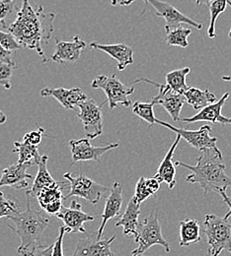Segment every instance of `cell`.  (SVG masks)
I'll use <instances>...</instances> for the list:
<instances>
[{"label": "cell", "mask_w": 231, "mask_h": 256, "mask_svg": "<svg viewBox=\"0 0 231 256\" xmlns=\"http://www.w3.org/2000/svg\"><path fill=\"white\" fill-rule=\"evenodd\" d=\"M44 134H45L44 128H39V129L32 130V131L26 133L23 137V140L27 141L28 143L32 144L34 146H39L42 142Z\"/></svg>", "instance_id": "38"}, {"label": "cell", "mask_w": 231, "mask_h": 256, "mask_svg": "<svg viewBox=\"0 0 231 256\" xmlns=\"http://www.w3.org/2000/svg\"><path fill=\"white\" fill-rule=\"evenodd\" d=\"M146 188L148 190V192H150L151 195H155L157 192L160 190V182L155 178H147L144 180Z\"/></svg>", "instance_id": "39"}, {"label": "cell", "mask_w": 231, "mask_h": 256, "mask_svg": "<svg viewBox=\"0 0 231 256\" xmlns=\"http://www.w3.org/2000/svg\"><path fill=\"white\" fill-rule=\"evenodd\" d=\"M181 139H182L181 136L178 134L176 140L168 150L164 159L161 160L158 166L157 172L154 176L160 182H165L170 190H173L176 186V166L173 158H174L175 150Z\"/></svg>", "instance_id": "22"}, {"label": "cell", "mask_w": 231, "mask_h": 256, "mask_svg": "<svg viewBox=\"0 0 231 256\" xmlns=\"http://www.w3.org/2000/svg\"><path fill=\"white\" fill-rule=\"evenodd\" d=\"M154 106L155 102L151 100L150 102H135L132 104L133 114L140 118L142 120L149 124V128H152L156 124V118L154 116Z\"/></svg>", "instance_id": "30"}, {"label": "cell", "mask_w": 231, "mask_h": 256, "mask_svg": "<svg viewBox=\"0 0 231 256\" xmlns=\"http://www.w3.org/2000/svg\"><path fill=\"white\" fill-rule=\"evenodd\" d=\"M145 3L151 5L155 9V14L157 17L164 19L166 22L165 29L175 28L181 24H186L200 30L202 25L194 21L190 17L186 16L178 9H176L171 4L161 0H143Z\"/></svg>", "instance_id": "12"}, {"label": "cell", "mask_w": 231, "mask_h": 256, "mask_svg": "<svg viewBox=\"0 0 231 256\" xmlns=\"http://www.w3.org/2000/svg\"><path fill=\"white\" fill-rule=\"evenodd\" d=\"M229 0H212L209 3V13H210V20L209 24L206 30V34L208 38H213L216 36V32H215V23L217 18L219 17L220 14H222L226 6L228 5Z\"/></svg>", "instance_id": "31"}, {"label": "cell", "mask_w": 231, "mask_h": 256, "mask_svg": "<svg viewBox=\"0 0 231 256\" xmlns=\"http://www.w3.org/2000/svg\"><path fill=\"white\" fill-rule=\"evenodd\" d=\"M138 82H146L147 84L157 87L159 89L158 95L154 96L152 98V100L155 102V104L162 106L175 122H180L181 110L186 102V98L183 94L176 93L175 91L171 90L167 85H162V84H159L156 82H152L151 80L146 79V78L138 79V80L134 81L133 83H138Z\"/></svg>", "instance_id": "9"}, {"label": "cell", "mask_w": 231, "mask_h": 256, "mask_svg": "<svg viewBox=\"0 0 231 256\" xmlns=\"http://www.w3.org/2000/svg\"><path fill=\"white\" fill-rule=\"evenodd\" d=\"M222 80H223V81H226V82H230L231 83V75L223 76V77H222Z\"/></svg>", "instance_id": "45"}, {"label": "cell", "mask_w": 231, "mask_h": 256, "mask_svg": "<svg viewBox=\"0 0 231 256\" xmlns=\"http://www.w3.org/2000/svg\"><path fill=\"white\" fill-rule=\"evenodd\" d=\"M105 102H107V100L97 104L93 98H86L78 106L79 114H77V118L82 122L85 135L89 139H95L103 133L102 108Z\"/></svg>", "instance_id": "8"}, {"label": "cell", "mask_w": 231, "mask_h": 256, "mask_svg": "<svg viewBox=\"0 0 231 256\" xmlns=\"http://www.w3.org/2000/svg\"><path fill=\"white\" fill-rule=\"evenodd\" d=\"M0 44L11 52H16L18 50L23 48L22 46L16 40V38L13 36L11 32H4L0 29Z\"/></svg>", "instance_id": "35"}, {"label": "cell", "mask_w": 231, "mask_h": 256, "mask_svg": "<svg viewBox=\"0 0 231 256\" xmlns=\"http://www.w3.org/2000/svg\"><path fill=\"white\" fill-rule=\"evenodd\" d=\"M175 166L186 168L191 170V174L186 178L189 184H197L203 190L204 195L219 190H226L231 188V178L225 172L223 155L218 148H211L200 151L197 164L191 166L181 160H177Z\"/></svg>", "instance_id": "2"}, {"label": "cell", "mask_w": 231, "mask_h": 256, "mask_svg": "<svg viewBox=\"0 0 231 256\" xmlns=\"http://www.w3.org/2000/svg\"><path fill=\"white\" fill-rule=\"evenodd\" d=\"M212 0H196L197 5H204V4H209Z\"/></svg>", "instance_id": "44"}, {"label": "cell", "mask_w": 231, "mask_h": 256, "mask_svg": "<svg viewBox=\"0 0 231 256\" xmlns=\"http://www.w3.org/2000/svg\"><path fill=\"white\" fill-rule=\"evenodd\" d=\"M66 232H68V230L66 226H60V234L53 244V254L52 256H64L65 252L63 250V242H64V236Z\"/></svg>", "instance_id": "37"}, {"label": "cell", "mask_w": 231, "mask_h": 256, "mask_svg": "<svg viewBox=\"0 0 231 256\" xmlns=\"http://www.w3.org/2000/svg\"><path fill=\"white\" fill-rule=\"evenodd\" d=\"M180 246H189L200 242V226L195 219H186L179 223Z\"/></svg>", "instance_id": "25"}, {"label": "cell", "mask_w": 231, "mask_h": 256, "mask_svg": "<svg viewBox=\"0 0 231 256\" xmlns=\"http://www.w3.org/2000/svg\"><path fill=\"white\" fill-rule=\"evenodd\" d=\"M90 48L109 54L117 62V66L120 71L125 70L129 65H132L134 62L132 48L125 44H102L96 42H92L90 44Z\"/></svg>", "instance_id": "21"}, {"label": "cell", "mask_w": 231, "mask_h": 256, "mask_svg": "<svg viewBox=\"0 0 231 256\" xmlns=\"http://www.w3.org/2000/svg\"><path fill=\"white\" fill-rule=\"evenodd\" d=\"M116 240V236L110 238H98L97 230L88 234L86 238H81L72 254L73 256H114L111 248L112 244Z\"/></svg>", "instance_id": "13"}, {"label": "cell", "mask_w": 231, "mask_h": 256, "mask_svg": "<svg viewBox=\"0 0 231 256\" xmlns=\"http://www.w3.org/2000/svg\"><path fill=\"white\" fill-rule=\"evenodd\" d=\"M144 178H139L138 182H136V186H135V192H134V195H133V198L139 203L141 204L142 202H144L147 198H149L150 196H152L150 194V192H148V190L146 188V186H145V182H144Z\"/></svg>", "instance_id": "36"}, {"label": "cell", "mask_w": 231, "mask_h": 256, "mask_svg": "<svg viewBox=\"0 0 231 256\" xmlns=\"http://www.w3.org/2000/svg\"><path fill=\"white\" fill-rule=\"evenodd\" d=\"M190 71L191 69L189 67H184L167 73L165 76L166 85L176 93L184 94V92L189 88L186 78Z\"/></svg>", "instance_id": "28"}, {"label": "cell", "mask_w": 231, "mask_h": 256, "mask_svg": "<svg viewBox=\"0 0 231 256\" xmlns=\"http://www.w3.org/2000/svg\"><path fill=\"white\" fill-rule=\"evenodd\" d=\"M66 186V184L63 182H56L52 186L41 190L35 196L38 198L41 207L48 214L57 215L60 212L65 199L63 190Z\"/></svg>", "instance_id": "17"}, {"label": "cell", "mask_w": 231, "mask_h": 256, "mask_svg": "<svg viewBox=\"0 0 231 256\" xmlns=\"http://www.w3.org/2000/svg\"><path fill=\"white\" fill-rule=\"evenodd\" d=\"M89 140V138H82L69 141V147L72 156L70 166H72L76 162H101V157L104 154L120 146L119 143H111L105 146H93Z\"/></svg>", "instance_id": "11"}, {"label": "cell", "mask_w": 231, "mask_h": 256, "mask_svg": "<svg viewBox=\"0 0 231 256\" xmlns=\"http://www.w3.org/2000/svg\"><path fill=\"white\" fill-rule=\"evenodd\" d=\"M17 64L0 62V85L6 90H10L12 87L11 80L15 69H17Z\"/></svg>", "instance_id": "33"}, {"label": "cell", "mask_w": 231, "mask_h": 256, "mask_svg": "<svg viewBox=\"0 0 231 256\" xmlns=\"http://www.w3.org/2000/svg\"><path fill=\"white\" fill-rule=\"evenodd\" d=\"M40 95L44 98H55L66 110H75L81 102L88 98L80 88L77 87L70 89L47 87L41 90Z\"/></svg>", "instance_id": "20"}, {"label": "cell", "mask_w": 231, "mask_h": 256, "mask_svg": "<svg viewBox=\"0 0 231 256\" xmlns=\"http://www.w3.org/2000/svg\"><path fill=\"white\" fill-rule=\"evenodd\" d=\"M56 13L46 12L44 6L33 0H22V7L7 31L11 32L23 48L35 50L43 64L48 62L43 46L48 44L55 32Z\"/></svg>", "instance_id": "1"}, {"label": "cell", "mask_w": 231, "mask_h": 256, "mask_svg": "<svg viewBox=\"0 0 231 256\" xmlns=\"http://www.w3.org/2000/svg\"><path fill=\"white\" fill-rule=\"evenodd\" d=\"M26 197L27 209L9 216L7 219L13 222V226H8L21 240L17 252L22 256H34L37 248L41 244L40 240L49 226L50 220L43 212L32 209L31 196L26 194Z\"/></svg>", "instance_id": "3"}, {"label": "cell", "mask_w": 231, "mask_h": 256, "mask_svg": "<svg viewBox=\"0 0 231 256\" xmlns=\"http://www.w3.org/2000/svg\"><path fill=\"white\" fill-rule=\"evenodd\" d=\"M230 216V211L224 217L214 214L204 216L203 232L206 236L209 256H219L222 252L231 254V223L228 221Z\"/></svg>", "instance_id": "4"}, {"label": "cell", "mask_w": 231, "mask_h": 256, "mask_svg": "<svg viewBox=\"0 0 231 256\" xmlns=\"http://www.w3.org/2000/svg\"><path fill=\"white\" fill-rule=\"evenodd\" d=\"M30 166H32V164L17 162L5 168L1 174L0 188L10 186L16 190L27 188L29 186V180L32 178V176L27 172Z\"/></svg>", "instance_id": "18"}, {"label": "cell", "mask_w": 231, "mask_h": 256, "mask_svg": "<svg viewBox=\"0 0 231 256\" xmlns=\"http://www.w3.org/2000/svg\"><path fill=\"white\" fill-rule=\"evenodd\" d=\"M14 153L19 155L18 162L20 164H38L41 159V155L38 150V146H34L23 140L22 142H14Z\"/></svg>", "instance_id": "27"}, {"label": "cell", "mask_w": 231, "mask_h": 256, "mask_svg": "<svg viewBox=\"0 0 231 256\" xmlns=\"http://www.w3.org/2000/svg\"><path fill=\"white\" fill-rule=\"evenodd\" d=\"M140 205L133 197L129 202L126 211L119 218L116 223V226H123V232L125 236H133L134 238L137 236L138 228H139V215L141 213Z\"/></svg>", "instance_id": "23"}, {"label": "cell", "mask_w": 231, "mask_h": 256, "mask_svg": "<svg viewBox=\"0 0 231 256\" xmlns=\"http://www.w3.org/2000/svg\"><path fill=\"white\" fill-rule=\"evenodd\" d=\"M7 122V116L0 110V126L4 124Z\"/></svg>", "instance_id": "43"}, {"label": "cell", "mask_w": 231, "mask_h": 256, "mask_svg": "<svg viewBox=\"0 0 231 256\" xmlns=\"http://www.w3.org/2000/svg\"><path fill=\"white\" fill-rule=\"evenodd\" d=\"M86 46L87 44L81 40L79 34L74 36L70 40L56 38V52L52 56V60L61 64L76 62Z\"/></svg>", "instance_id": "16"}, {"label": "cell", "mask_w": 231, "mask_h": 256, "mask_svg": "<svg viewBox=\"0 0 231 256\" xmlns=\"http://www.w3.org/2000/svg\"><path fill=\"white\" fill-rule=\"evenodd\" d=\"M166 42L169 46H180L186 48L188 46V38L192 34V30L189 28H185L181 25L171 28L165 29Z\"/></svg>", "instance_id": "29"}, {"label": "cell", "mask_w": 231, "mask_h": 256, "mask_svg": "<svg viewBox=\"0 0 231 256\" xmlns=\"http://www.w3.org/2000/svg\"><path fill=\"white\" fill-rule=\"evenodd\" d=\"M217 193L221 196V198H222V202L225 204V205H227V207L229 208V211H230L231 213V198L230 197H228V195L226 194V190H219Z\"/></svg>", "instance_id": "41"}, {"label": "cell", "mask_w": 231, "mask_h": 256, "mask_svg": "<svg viewBox=\"0 0 231 256\" xmlns=\"http://www.w3.org/2000/svg\"><path fill=\"white\" fill-rule=\"evenodd\" d=\"M17 9L15 0H0V25L5 28V20Z\"/></svg>", "instance_id": "34"}, {"label": "cell", "mask_w": 231, "mask_h": 256, "mask_svg": "<svg viewBox=\"0 0 231 256\" xmlns=\"http://www.w3.org/2000/svg\"><path fill=\"white\" fill-rule=\"evenodd\" d=\"M19 209V204L15 200L6 198L4 193L0 192V218L16 215L20 212Z\"/></svg>", "instance_id": "32"}, {"label": "cell", "mask_w": 231, "mask_h": 256, "mask_svg": "<svg viewBox=\"0 0 231 256\" xmlns=\"http://www.w3.org/2000/svg\"><path fill=\"white\" fill-rule=\"evenodd\" d=\"M61 219L67 228L68 232H86L84 224L86 222L93 221L95 219L94 215H89L82 210V206L77 201L73 200L69 207L62 206L60 212L56 215Z\"/></svg>", "instance_id": "14"}, {"label": "cell", "mask_w": 231, "mask_h": 256, "mask_svg": "<svg viewBox=\"0 0 231 256\" xmlns=\"http://www.w3.org/2000/svg\"><path fill=\"white\" fill-rule=\"evenodd\" d=\"M15 52L4 48L0 44V62H7V64H16L15 62Z\"/></svg>", "instance_id": "40"}, {"label": "cell", "mask_w": 231, "mask_h": 256, "mask_svg": "<svg viewBox=\"0 0 231 256\" xmlns=\"http://www.w3.org/2000/svg\"><path fill=\"white\" fill-rule=\"evenodd\" d=\"M123 186L121 182H116L111 188L110 195L107 198L104 212L102 214V222L100 224L99 228L97 230V236L98 238H103V234L105 230V226L111 219L120 216L121 209L123 206Z\"/></svg>", "instance_id": "19"}, {"label": "cell", "mask_w": 231, "mask_h": 256, "mask_svg": "<svg viewBox=\"0 0 231 256\" xmlns=\"http://www.w3.org/2000/svg\"><path fill=\"white\" fill-rule=\"evenodd\" d=\"M228 98H229V93H225L218 100H215L203 106L202 108H200L198 114H194L191 118H184L180 120L188 124L200 122H207L212 124H230L231 126V118H226L222 116V108Z\"/></svg>", "instance_id": "15"}, {"label": "cell", "mask_w": 231, "mask_h": 256, "mask_svg": "<svg viewBox=\"0 0 231 256\" xmlns=\"http://www.w3.org/2000/svg\"><path fill=\"white\" fill-rule=\"evenodd\" d=\"M135 0H112L111 3L113 6H128L131 5Z\"/></svg>", "instance_id": "42"}, {"label": "cell", "mask_w": 231, "mask_h": 256, "mask_svg": "<svg viewBox=\"0 0 231 256\" xmlns=\"http://www.w3.org/2000/svg\"><path fill=\"white\" fill-rule=\"evenodd\" d=\"M156 124L159 126H162L164 128H169L170 130L174 131L175 133L179 134L181 138L187 141V143L196 148L198 151H203L211 148H217V138L210 136L211 128L207 124L202 126L201 128L197 130H188L184 128H178L169 124L168 122H162L160 120L156 118Z\"/></svg>", "instance_id": "10"}, {"label": "cell", "mask_w": 231, "mask_h": 256, "mask_svg": "<svg viewBox=\"0 0 231 256\" xmlns=\"http://www.w3.org/2000/svg\"><path fill=\"white\" fill-rule=\"evenodd\" d=\"M134 242L138 244V246L132 250L133 256L143 254L153 246H161L165 248L166 252H170V246L162 234L157 209L151 211V213L140 223Z\"/></svg>", "instance_id": "5"}, {"label": "cell", "mask_w": 231, "mask_h": 256, "mask_svg": "<svg viewBox=\"0 0 231 256\" xmlns=\"http://www.w3.org/2000/svg\"><path fill=\"white\" fill-rule=\"evenodd\" d=\"M91 87L104 91L111 110L116 108L132 106V102L130 96L134 93V88L125 85L115 74L111 76L99 75L92 81Z\"/></svg>", "instance_id": "6"}, {"label": "cell", "mask_w": 231, "mask_h": 256, "mask_svg": "<svg viewBox=\"0 0 231 256\" xmlns=\"http://www.w3.org/2000/svg\"><path fill=\"white\" fill-rule=\"evenodd\" d=\"M186 102L193 106L194 110H199L203 106L216 100V96L211 93L208 89L200 90L198 88H188L184 92Z\"/></svg>", "instance_id": "26"}, {"label": "cell", "mask_w": 231, "mask_h": 256, "mask_svg": "<svg viewBox=\"0 0 231 256\" xmlns=\"http://www.w3.org/2000/svg\"><path fill=\"white\" fill-rule=\"evenodd\" d=\"M228 36H229V38H231V29L230 31H229V32H228Z\"/></svg>", "instance_id": "46"}, {"label": "cell", "mask_w": 231, "mask_h": 256, "mask_svg": "<svg viewBox=\"0 0 231 256\" xmlns=\"http://www.w3.org/2000/svg\"><path fill=\"white\" fill-rule=\"evenodd\" d=\"M64 178L69 182L70 192L65 197L67 199L71 196L81 197L91 204H97L104 194L111 192V188L88 178L84 174H73L66 172Z\"/></svg>", "instance_id": "7"}, {"label": "cell", "mask_w": 231, "mask_h": 256, "mask_svg": "<svg viewBox=\"0 0 231 256\" xmlns=\"http://www.w3.org/2000/svg\"><path fill=\"white\" fill-rule=\"evenodd\" d=\"M48 160H49V156L47 155L41 156V159L38 162L39 170H38L37 176L34 180L33 186L30 190L26 192V194L30 195L31 197H35L41 190L48 188L57 182L55 180V178L52 176V174L48 170Z\"/></svg>", "instance_id": "24"}]
</instances>
